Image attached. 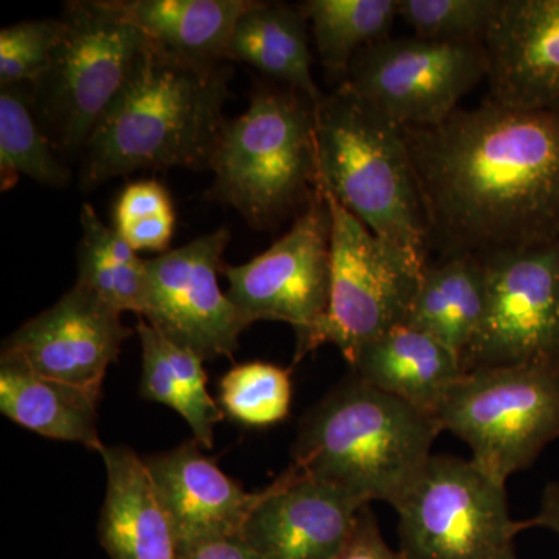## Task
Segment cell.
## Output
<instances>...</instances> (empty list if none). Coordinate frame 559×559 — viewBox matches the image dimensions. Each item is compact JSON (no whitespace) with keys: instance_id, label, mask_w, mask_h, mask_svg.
Here are the masks:
<instances>
[{"instance_id":"obj_1","label":"cell","mask_w":559,"mask_h":559,"mask_svg":"<svg viewBox=\"0 0 559 559\" xmlns=\"http://www.w3.org/2000/svg\"><path fill=\"white\" fill-rule=\"evenodd\" d=\"M429 252L440 259L559 242V110L485 100L433 128H403Z\"/></svg>"},{"instance_id":"obj_2","label":"cell","mask_w":559,"mask_h":559,"mask_svg":"<svg viewBox=\"0 0 559 559\" xmlns=\"http://www.w3.org/2000/svg\"><path fill=\"white\" fill-rule=\"evenodd\" d=\"M230 70L153 46L83 150V190L135 171L210 170L227 121Z\"/></svg>"},{"instance_id":"obj_3","label":"cell","mask_w":559,"mask_h":559,"mask_svg":"<svg viewBox=\"0 0 559 559\" xmlns=\"http://www.w3.org/2000/svg\"><path fill=\"white\" fill-rule=\"evenodd\" d=\"M440 432L432 414L352 373L301 418L293 466L395 507L432 457Z\"/></svg>"},{"instance_id":"obj_4","label":"cell","mask_w":559,"mask_h":559,"mask_svg":"<svg viewBox=\"0 0 559 559\" xmlns=\"http://www.w3.org/2000/svg\"><path fill=\"white\" fill-rule=\"evenodd\" d=\"M316 142L322 189L428 264V223L403 128L342 83L316 105Z\"/></svg>"},{"instance_id":"obj_5","label":"cell","mask_w":559,"mask_h":559,"mask_svg":"<svg viewBox=\"0 0 559 559\" xmlns=\"http://www.w3.org/2000/svg\"><path fill=\"white\" fill-rule=\"evenodd\" d=\"M210 170L209 197L255 229L304 212L320 187L316 103L288 86L261 84L246 112L227 121Z\"/></svg>"},{"instance_id":"obj_6","label":"cell","mask_w":559,"mask_h":559,"mask_svg":"<svg viewBox=\"0 0 559 559\" xmlns=\"http://www.w3.org/2000/svg\"><path fill=\"white\" fill-rule=\"evenodd\" d=\"M61 21L49 68L32 84L33 108L55 148L83 153L153 44L123 16L116 0L66 3Z\"/></svg>"},{"instance_id":"obj_7","label":"cell","mask_w":559,"mask_h":559,"mask_svg":"<svg viewBox=\"0 0 559 559\" xmlns=\"http://www.w3.org/2000/svg\"><path fill=\"white\" fill-rule=\"evenodd\" d=\"M481 469L506 481L559 439V359L465 371L436 412Z\"/></svg>"},{"instance_id":"obj_8","label":"cell","mask_w":559,"mask_h":559,"mask_svg":"<svg viewBox=\"0 0 559 559\" xmlns=\"http://www.w3.org/2000/svg\"><path fill=\"white\" fill-rule=\"evenodd\" d=\"M393 509L406 559H498L528 528L511 518L506 481L452 455L432 454Z\"/></svg>"},{"instance_id":"obj_9","label":"cell","mask_w":559,"mask_h":559,"mask_svg":"<svg viewBox=\"0 0 559 559\" xmlns=\"http://www.w3.org/2000/svg\"><path fill=\"white\" fill-rule=\"evenodd\" d=\"M325 197L331 213L330 299L314 349L334 345L349 364L367 342L406 322L429 263L367 229L329 191Z\"/></svg>"},{"instance_id":"obj_10","label":"cell","mask_w":559,"mask_h":559,"mask_svg":"<svg viewBox=\"0 0 559 559\" xmlns=\"http://www.w3.org/2000/svg\"><path fill=\"white\" fill-rule=\"evenodd\" d=\"M331 213L325 191L297 215L270 249L240 266H224L227 296L249 325L260 320L288 323L296 333V360L314 352L330 299Z\"/></svg>"},{"instance_id":"obj_11","label":"cell","mask_w":559,"mask_h":559,"mask_svg":"<svg viewBox=\"0 0 559 559\" xmlns=\"http://www.w3.org/2000/svg\"><path fill=\"white\" fill-rule=\"evenodd\" d=\"M487 75L484 44L389 36L356 55L344 83L401 128H433Z\"/></svg>"},{"instance_id":"obj_12","label":"cell","mask_w":559,"mask_h":559,"mask_svg":"<svg viewBox=\"0 0 559 559\" xmlns=\"http://www.w3.org/2000/svg\"><path fill=\"white\" fill-rule=\"evenodd\" d=\"M479 257L485 312L465 370L559 359V242Z\"/></svg>"},{"instance_id":"obj_13","label":"cell","mask_w":559,"mask_h":559,"mask_svg":"<svg viewBox=\"0 0 559 559\" xmlns=\"http://www.w3.org/2000/svg\"><path fill=\"white\" fill-rule=\"evenodd\" d=\"M229 241V229L221 227L146 260L148 300L142 319L204 360L231 358L250 326L219 286Z\"/></svg>"},{"instance_id":"obj_14","label":"cell","mask_w":559,"mask_h":559,"mask_svg":"<svg viewBox=\"0 0 559 559\" xmlns=\"http://www.w3.org/2000/svg\"><path fill=\"white\" fill-rule=\"evenodd\" d=\"M131 336L120 311L75 283L53 307L3 342L2 358L50 380L102 393L110 364Z\"/></svg>"},{"instance_id":"obj_15","label":"cell","mask_w":559,"mask_h":559,"mask_svg":"<svg viewBox=\"0 0 559 559\" xmlns=\"http://www.w3.org/2000/svg\"><path fill=\"white\" fill-rule=\"evenodd\" d=\"M369 503L290 466L266 488L240 536L263 559H336Z\"/></svg>"},{"instance_id":"obj_16","label":"cell","mask_w":559,"mask_h":559,"mask_svg":"<svg viewBox=\"0 0 559 559\" xmlns=\"http://www.w3.org/2000/svg\"><path fill=\"white\" fill-rule=\"evenodd\" d=\"M484 46L485 100L514 110H559V0H506Z\"/></svg>"},{"instance_id":"obj_17","label":"cell","mask_w":559,"mask_h":559,"mask_svg":"<svg viewBox=\"0 0 559 559\" xmlns=\"http://www.w3.org/2000/svg\"><path fill=\"white\" fill-rule=\"evenodd\" d=\"M197 440L145 460L162 506L170 516L180 554L209 540L241 535L266 489L248 492L202 452Z\"/></svg>"},{"instance_id":"obj_18","label":"cell","mask_w":559,"mask_h":559,"mask_svg":"<svg viewBox=\"0 0 559 559\" xmlns=\"http://www.w3.org/2000/svg\"><path fill=\"white\" fill-rule=\"evenodd\" d=\"M106 496L98 536L110 559H182L145 460L128 447H105Z\"/></svg>"},{"instance_id":"obj_19","label":"cell","mask_w":559,"mask_h":559,"mask_svg":"<svg viewBox=\"0 0 559 559\" xmlns=\"http://www.w3.org/2000/svg\"><path fill=\"white\" fill-rule=\"evenodd\" d=\"M349 367L360 380L433 417L466 371L451 348L406 323L367 342Z\"/></svg>"},{"instance_id":"obj_20","label":"cell","mask_w":559,"mask_h":559,"mask_svg":"<svg viewBox=\"0 0 559 559\" xmlns=\"http://www.w3.org/2000/svg\"><path fill=\"white\" fill-rule=\"evenodd\" d=\"M100 399L102 393L50 380L17 360L0 358V412L46 439L83 444L100 454L106 447L97 425Z\"/></svg>"},{"instance_id":"obj_21","label":"cell","mask_w":559,"mask_h":559,"mask_svg":"<svg viewBox=\"0 0 559 559\" xmlns=\"http://www.w3.org/2000/svg\"><path fill=\"white\" fill-rule=\"evenodd\" d=\"M252 0H116L157 49L198 64H223L235 25Z\"/></svg>"},{"instance_id":"obj_22","label":"cell","mask_w":559,"mask_h":559,"mask_svg":"<svg viewBox=\"0 0 559 559\" xmlns=\"http://www.w3.org/2000/svg\"><path fill=\"white\" fill-rule=\"evenodd\" d=\"M308 28L299 5L252 0L235 25L227 60L246 62L318 105L323 94L312 76Z\"/></svg>"},{"instance_id":"obj_23","label":"cell","mask_w":559,"mask_h":559,"mask_svg":"<svg viewBox=\"0 0 559 559\" xmlns=\"http://www.w3.org/2000/svg\"><path fill=\"white\" fill-rule=\"evenodd\" d=\"M484 312V264L479 255L463 253L426 266L404 323L436 337L463 362Z\"/></svg>"},{"instance_id":"obj_24","label":"cell","mask_w":559,"mask_h":559,"mask_svg":"<svg viewBox=\"0 0 559 559\" xmlns=\"http://www.w3.org/2000/svg\"><path fill=\"white\" fill-rule=\"evenodd\" d=\"M79 278L76 285L90 289L114 310L134 312L142 318L148 300L146 260L106 226L91 204L80 213Z\"/></svg>"},{"instance_id":"obj_25","label":"cell","mask_w":559,"mask_h":559,"mask_svg":"<svg viewBox=\"0 0 559 559\" xmlns=\"http://www.w3.org/2000/svg\"><path fill=\"white\" fill-rule=\"evenodd\" d=\"M299 9L310 24L320 64L342 83L356 55L389 38L399 20V0H307Z\"/></svg>"},{"instance_id":"obj_26","label":"cell","mask_w":559,"mask_h":559,"mask_svg":"<svg viewBox=\"0 0 559 559\" xmlns=\"http://www.w3.org/2000/svg\"><path fill=\"white\" fill-rule=\"evenodd\" d=\"M21 176L53 189L70 183L68 167L36 117L31 84L0 91V189H13Z\"/></svg>"},{"instance_id":"obj_27","label":"cell","mask_w":559,"mask_h":559,"mask_svg":"<svg viewBox=\"0 0 559 559\" xmlns=\"http://www.w3.org/2000/svg\"><path fill=\"white\" fill-rule=\"evenodd\" d=\"M290 371L260 360L234 367L221 378V409L227 417L250 428L277 425L289 415L293 401Z\"/></svg>"},{"instance_id":"obj_28","label":"cell","mask_w":559,"mask_h":559,"mask_svg":"<svg viewBox=\"0 0 559 559\" xmlns=\"http://www.w3.org/2000/svg\"><path fill=\"white\" fill-rule=\"evenodd\" d=\"M135 333L139 334L142 347L140 395L178 412L193 430V439L204 450H212L216 425L223 421L226 414L205 409L194 400L165 355L164 337L159 331L153 329L145 319L139 318Z\"/></svg>"},{"instance_id":"obj_29","label":"cell","mask_w":559,"mask_h":559,"mask_svg":"<svg viewBox=\"0 0 559 559\" xmlns=\"http://www.w3.org/2000/svg\"><path fill=\"white\" fill-rule=\"evenodd\" d=\"M506 0H399V20L419 39L484 44Z\"/></svg>"},{"instance_id":"obj_30","label":"cell","mask_w":559,"mask_h":559,"mask_svg":"<svg viewBox=\"0 0 559 559\" xmlns=\"http://www.w3.org/2000/svg\"><path fill=\"white\" fill-rule=\"evenodd\" d=\"M175 223L170 193L157 180L128 183L114 207V229L135 252L170 250Z\"/></svg>"},{"instance_id":"obj_31","label":"cell","mask_w":559,"mask_h":559,"mask_svg":"<svg viewBox=\"0 0 559 559\" xmlns=\"http://www.w3.org/2000/svg\"><path fill=\"white\" fill-rule=\"evenodd\" d=\"M62 35V21L36 20L0 32V86L35 84L49 68Z\"/></svg>"},{"instance_id":"obj_32","label":"cell","mask_w":559,"mask_h":559,"mask_svg":"<svg viewBox=\"0 0 559 559\" xmlns=\"http://www.w3.org/2000/svg\"><path fill=\"white\" fill-rule=\"evenodd\" d=\"M336 559H406L403 554L390 549L382 536L377 516L369 506L360 513L358 527L353 533L345 549Z\"/></svg>"},{"instance_id":"obj_33","label":"cell","mask_w":559,"mask_h":559,"mask_svg":"<svg viewBox=\"0 0 559 559\" xmlns=\"http://www.w3.org/2000/svg\"><path fill=\"white\" fill-rule=\"evenodd\" d=\"M182 559H263L238 536L209 540L182 550Z\"/></svg>"},{"instance_id":"obj_34","label":"cell","mask_w":559,"mask_h":559,"mask_svg":"<svg viewBox=\"0 0 559 559\" xmlns=\"http://www.w3.org/2000/svg\"><path fill=\"white\" fill-rule=\"evenodd\" d=\"M525 522L528 528L543 527L559 536V481H550L546 485L538 513Z\"/></svg>"},{"instance_id":"obj_35","label":"cell","mask_w":559,"mask_h":559,"mask_svg":"<svg viewBox=\"0 0 559 559\" xmlns=\"http://www.w3.org/2000/svg\"><path fill=\"white\" fill-rule=\"evenodd\" d=\"M498 559H518L516 554H514V547H510L509 550L503 551Z\"/></svg>"}]
</instances>
